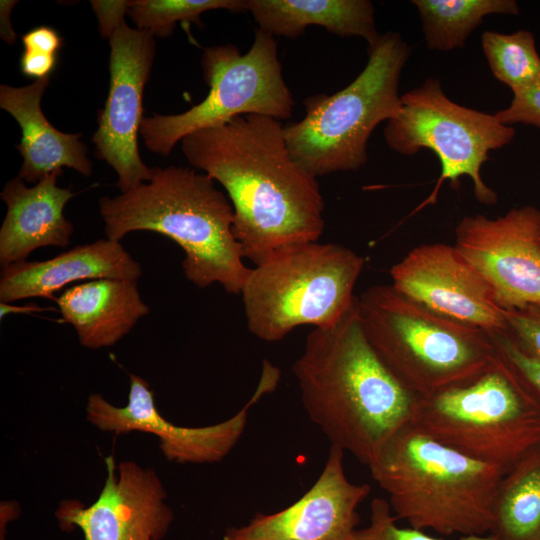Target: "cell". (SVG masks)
Returning <instances> with one entry per match:
<instances>
[{
    "label": "cell",
    "mask_w": 540,
    "mask_h": 540,
    "mask_svg": "<svg viewBox=\"0 0 540 540\" xmlns=\"http://www.w3.org/2000/svg\"><path fill=\"white\" fill-rule=\"evenodd\" d=\"M494 115L505 125L521 123L540 128V79L514 91L510 105Z\"/></svg>",
    "instance_id": "cell-28"
},
{
    "label": "cell",
    "mask_w": 540,
    "mask_h": 540,
    "mask_svg": "<svg viewBox=\"0 0 540 540\" xmlns=\"http://www.w3.org/2000/svg\"><path fill=\"white\" fill-rule=\"evenodd\" d=\"M397 517L389 502L383 498H374L370 504V523L357 529L354 540H444L426 534L415 528H402L396 524ZM459 540H495L490 534L484 536H466Z\"/></svg>",
    "instance_id": "cell-26"
},
{
    "label": "cell",
    "mask_w": 540,
    "mask_h": 540,
    "mask_svg": "<svg viewBox=\"0 0 540 540\" xmlns=\"http://www.w3.org/2000/svg\"><path fill=\"white\" fill-rule=\"evenodd\" d=\"M392 286L429 309L488 334L508 329L505 310L455 245L421 244L390 269Z\"/></svg>",
    "instance_id": "cell-14"
},
{
    "label": "cell",
    "mask_w": 540,
    "mask_h": 540,
    "mask_svg": "<svg viewBox=\"0 0 540 540\" xmlns=\"http://www.w3.org/2000/svg\"><path fill=\"white\" fill-rule=\"evenodd\" d=\"M505 316L512 336L540 358V305L505 310Z\"/></svg>",
    "instance_id": "cell-29"
},
{
    "label": "cell",
    "mask_w": 540,
    "mask_h": 540,
    "mask_svg": "<svg viewBox=\"0 0 540 540\" xmlns=\"http://www.w3.org/2000/svg\"><path fill=\"white\" fill-rule=\"evenodd\" d=\"M128 402L123 407L110 404L101 394L87 401V419L101 431L125 434L131 431L152 433L170 461L178 463H215L227 456L241 438L249 409L265 394L273 391L280 378L279 369L264 361L259 384L250 400L232 417L204 427L178 426L159 413L154 394L142 377L130 374Z\"/></svg>",
    "instance_id": "cell-12"
},
{
    "label": "cell",
    "mask_w": 540,
    "mask_h": 540,
    "mask_svg": "<svg viewBox=\"0 0 540 540\" xmlns=\"http://www.w3.org/2000/svg\"><path fill=\"white\" fill-rule=\"evenodd\" d=\"M344 453L331 446L319 477L297 501L275 513H257L244 526L228 528L223 540H354L358 507L371 487L347 478Z\"/></svg>",
    "instance_id": "cell-16"
},
{
    "label": "cell",
    "mask_w": 540,
    "mask_h": 540,
    "mask_svg": "<svg viewBox=\"0 0 540 540\" xmlns=\"http://www.w3.org/2000/svg\"><path fill=\"white\" fill-rule=\"evenodd\" d=\"M49 82L46 77L23 87L0 85V107L17 121L22 133L16 145L23 157L18 177L29 183H38L63 167L83 176L92 174L87 147L80 141L82 133L57 130L42 112L41 100Z\"/></svg>",
    "instance_id": "cell-19"
},
{
    "label": "cell",
    "mask_w": 540,
    "mask_h": 540,
    "mask_svg": "<svg viewBox=\"0 0 540 540\" xmlns=\"http://www.w3.org/2000/svg\"><path fill=\"white\" fill-rule=\"evenodd\" d=\"M514 136V127L502 124L494 114L452 101L436 78L401 95L398 113L384 128L385 142L396 153L412 156L428 149L439 159L441 176L425 203L436 198L444 180L456 187L459 178L467 176L477 201L495 205L498 195L484 183L481 168L491 151L508 145Z\"/></svg>",
    "instance_id": "cell-10"
},
{
    "label": "cell",
    "mask_w": 540,
    "mask_h": 540,
    "mask_svg": "<svg viewBox=\"0 0 540 540\" xmlns=\"http://www.w3.org/2000/svg\"><path fill=\"white\" fill-rule=\"evenodd\" d=\"M398 519L443 536L489 535L505 471L470 458L412 423L395 433L368 465Z\"/></svg>",
    "instance_id": "cell-4"
},
{
    "label": "cell",
    "mask_w": 540,
    "mask_h": 540,
    "mask_svg": "<svg viewBox=\"0 0 540 540\" xmlns=\"http://www.w3.org/2000/svg\"><path fill=\"white\" fill-rule=\"evenodd\" d=\"M490 535L495 540H540V444L502 476Z\"/></svg>",
    "instance_id": "cell-22"
},
{
    "label": "cell",
    "mask_w": 540,
    "mask_h": 540,
    "mask_svg": "<svg viewBox=\"0 0 540 540\" xmlns=\"http://www.w3.org/2000/svg\"><path fill=\"white\" fill-rule=\"evenodd\" d=\"M365 260L333 243L283 248L251 268L241 290L249 331L277 342L298 326L328 327L353 306Z\"/></svg>",
    "instance_id": "cell-7"
},
{
    "label": "cell",
    "mask_w": 540,
    "mask_h": 540,
    "mask_svg": "<svg viewBox=\"0 0 540 540\" xmlns=\"http://www.w3.org/2000/svg\"><path fill=\"white\" fill-rule=\"evenodd\" d=\"M57 63V55L24 50L20 57L22 74L35 80L50 77Z\"/></svg>",
    "instance_id": "cell-32"
},
{
    "label": "cell",
    "mask_w": 540,
    "mask_h": 540,
    "mask_svg": "<svg viewBox=\"0 0 540 540\" xmlns=\"http://www.w3.org/2000/svg\"><path fill=\"white\" fill-rule=\"evenodd\" d=\"M24 50L57 55L63 41L58 32L48 26H37L22 36Z\"/></svg>",
    "instance_id": "cell-31"
},
{
    "label": "cell",
    "mask_w": 540,
    "mask_h": 540,
    "mask_svg": "<svg viewBox=\"0 0 540 540\" xmlns=\"http://www.w3.org/2000/svg\"><path fill=\"white\" fill-rule=\"evenodd\" d=\"M259 29L297 38L311 25L341 37H361L368 47L380 38L374 5L369 0H246Z\"/></svg>",
    "instance_id": "cell-21"
},
{
    "label": "cell",
    "mask_w": 540,
    "mask_h": 540,
    "mask_svg": "<svg viewBox=\"0 0 540 540\" xmlns=\"http://www.w3.org/2000/svg\"><path fill=\"white\" fill-rule=\"evenodd\" d=\"M292 371L310 420L335 446L368 465L412 423L418 397L389 372L362 329L358 297L337 323L314 328Z\"/></svg>",
    "instance_id": "cell-2"
},
{
    "label": "cell",
    "mask_w": 540,
    "mask_h": 540,
    "mask_svg": "<svg viewBox=\"0 0 540 540\" xmlns=\"http://www.w3.org/2000/svg\"><path fill=\"white\" fill-rule=\"evenodd\" d=\"M429 50L463 48L469 35L492 14H520L515 0H413Z\"/></svg>",
    "instance_id": "cell-23"
},
{
    "label": "cell",
    "mask_w": 540,
    "mask_h": 540,
    "mask_svg": "<svg viewBox=\"0 0 540 540\" xmlns=\"http://www.w3.org/2000/svg\"><path fill=\"white\" fill-rule=\"evenodd\" d=\"M152 33L130 27L125 21L109 38L110 84L98 128L92 141L96 157L117 174L121 193L151 180L153 168L142 161L138 135L143 120V91L156 53Z\"/></svg>",
    "instance_id": "cell-11"
},
{
    "label": "cell",
    "mask_w": 540,
    "mask_h": 540,
    "mask_svg": "<svg viewBox=\"0 0 540 540\" xmlns=\"http://www.w3.org/2000/svg\"><path fill=\"white\" fill-rule=\"evenodd\" d=\"M410 54L400 33L388 31L368 47L367 64L349 85L306 98L303 119L284 125L293 160L316 178L363 166L371 133L400 109L399 82Z\"/></svg>",
    "instance_id": "cell-6"
},
{
    "label": "cell",
    "mask_w": 540,
    "mask_h": 540,
    "mask_svg": "<svg viewBox=\"0 0 540 540\" xmlns=\"http://www.w3.org/2000/svg\"><path fill=\"white\" fill-rule=\"evenodd\" d=\"M454 245L504 310L540 305V209L525 205L498 218L466 216L455 228Z\"/></svg>",
    "instance_id": "cell-13"
},
{
    "label": "cell",
    "mask_w": 540,
    "mask_h": 540,
    "mask_svg": "<svg viewBox=\"0 0 540 540\" xmlns=\"http://www.w3.org/2000/svg\"><path fill=\"white\" fill-rule=\"evenodd\" d=\"M17 1H1V37L9 44H13L16 34L10 22V12Z\"/></svg>",
    "instance_id": "cell-33"
},
{
    "label": "cell",
    "mask_w": 540,
    "mask_h": 540,
    "mask_svg": "<svg viewBox=\"0 0 540 540\" xmlns=\"http://www.w3.org/2000/svg\"><path fill=\"white\" fill-rule=\"evenodd\" d=\"M142 268L120 241L99 239L77 245L51 259L21 261L2 268L0 301L41 297L57 300L55 293L77 281L105 278L138 280Z\"/></svg>",
    "instance_id": "cell-17"
},
{
    "label": "cell",
    "mask_w": 540,
    "mask_h": 540,
    "mask_svg": "<svg viewBox=\"0 0 540 540\" xmlns=\"http://www.w3.org/2000/svg\"><path fill=\"white\" fill-rule=\"evenodd\" d=\"M412 424L506 472L540 444V403L497 354L494 366L477 379L418 398Z\"/></svg>",
    "instance_id": "cell-8"
},
{
    "label": "cell",
    "mask_w": 540,
    "mask_h": 540,
    "mask_svg": "<svg viewBox=\"0 0 540 540\" xmlns=\"http://www.w3.org/2000/svg\"><path fill=\"white\" fill-rule=\"evenodd\" d=\"M106 238L120 241L133 231L162 234L185 253L182 269L194 285L220 284L240 294L250 272L233 233L234 210L205 173L179 166L153 168L150 181L99 200Z\"/></svg>",
    "instance_id": "cell-3"
},
{
    "label": "cell",
    "mask_w": 540,
    "mask_h": 540,
    "mask_svg": "<svg viewBox=\"0 0 540 540\" xmlns=\"http://www.w3.org/2000/svg\"><path fill=\"white\" fill-rule=\"evenodd\" d=\"M193 167L226 190L234 210L233 233L255 265L323 233L324 200L317 178L292 158L284 125L245 114L181 140Z\"/></svg>",
    "instance_id": "cell-1"
},
{
    "label": "cell",
    "mask_w": 540,
    "mask_h": 540,
    "mask_svg": "<svg viewBox=\"0 0 540 540\" xmlns=\"http://www.w3.org/2000/svg\"><path fill=\"white\" fill-rule=\"evenodd\" d=\"M62 172L54 171L32 187L18 176L4 186L0 194L7 206L0 228L2 268L25 261L38 248L70 244L74 227L63 211L74 193L57 185Z\"/></svg>",
    "instance_id": "cell-18"
},
{
    "label": "cell",
    "mask_w": 540,
    "mask_h": 540,
    "mask_svg": "<svg viewBox=\"0 0 540 540\" xmlns=\"http://www.w3.org/2000/svg\"><path fill=\"white\" fill-rule=\"evenodd\" d=\"M107 477L94 503L63 501L56 511L62 529L78 527L84 540H161L173 521L166 491L155 471L132 461L105 459Z\"/></svg>",
    "instance_id": "cell-15"
},
{
    "label": "cell",
    "mask_w": 540,
    "mask_h": 540,
    "mask_svg": "<svg viewBox=\"0 0 540 540\" xmlns=\"http://www.w3.org/2000/svg\"><path fill=\"white\" fill-rule=\"evenodd\" d=\"M216 9L248 12L246 0H130L127 15L137 29L166 38L178 22L200 25V16Z\"/></svg>",
    "instance_id": "cell-25"
},
{
    "label": "cell",
    "mask_w": 540,
    "mask_h": 540,
    "mask_svg": "<svg viewBox=\"0 0 540 540\" xmlns=\"http://www.w3.org/2000/svg\"><path fill=\"white\" fill-rule=\"evenodd\" d=\"M481 46L493 76L512 92L540 79V56L531 31L504 34L487 30L481 35Z\"/></svg>",
    "instance_id": "cell-24"
},
{
    "label": "cell",
    "mask_w": 540,
    "mask_h": 540,
    "mask_svg": "<svg viewBox=\"0 0 540 540\" xmlns=\"http://www.w3.org/2000/svg\"><path fill=\"white\" fill-rule=\"evenodd\" d=\"M91 6L97 15L101 36L109 39L115 30L125 21L124 15L128 12L130 0H93L91 1Z\"/></svg>",
    "instance_id": "cell-30"
},
{
    "label": "cell",
    "mask_w": 540,
    "mask_h": 540,
    "mask_svg": "<svg viewBox=\"0 0 540 540\" xmlns=\"http://www.w3.org/2000/svg\"><path fill=\"white\" fill-rule=\"evenodd\" d=\"M62 320L88 349L110 347L149 313L137 280L105 278L66 288L56 300Z\"/></svg>",
    "instance_id": "cell-20"
},
{
    "label": "cell",
    "mask_w": 540,
    "mask_h": 540,
    "mask_svg": "<svg viewBox=\"0 0 540 540\" xmlns=\"http://www.w3.org/2000/svg\"><path fill=\"white\" fill-rule=\"evenodd\" d=\"M364 334L394 378L418 398L469 383L497 361L485 331L375 285L358 297Z\"/></svg>",
    "instance_id": "cell-5"
},
{
    "label": "cell",
    "mask_w": 540,
    "mask_h": 540,
    "mask_svg": "<svg viewBox=\"0 0 540 540\" xmlns=\"http://www.w3.org/2000/svg\"><path fill=\"white\" fill-rule=\"evenodd\" d=\"M489 335L499 357L540 403V358L523 347L508 329Z\"/></svg>",
    "instance_id": "cell-27"
},
{
    "label": "cell",
    "mask_w": 540,
    "mask_h": 540,
    "mask_svg": "<svg viewBox=\"0 0 540 540\" xmlns=\"http://www.w3.org/2000/svg\"><path fill=\"white\" fill-rule=\"evenodd\" d=\"M201 66L210 88L203 101L180 114L143 118L139 135L150 151L168 156L187 135L239 115L257 114L279 121L291 116L294 101L283 79L277 43L269 33L256 30L245 54L233 44L207 47Z\"/></svg>",
    "instance_id": "cell-9"
}]
</instances>
